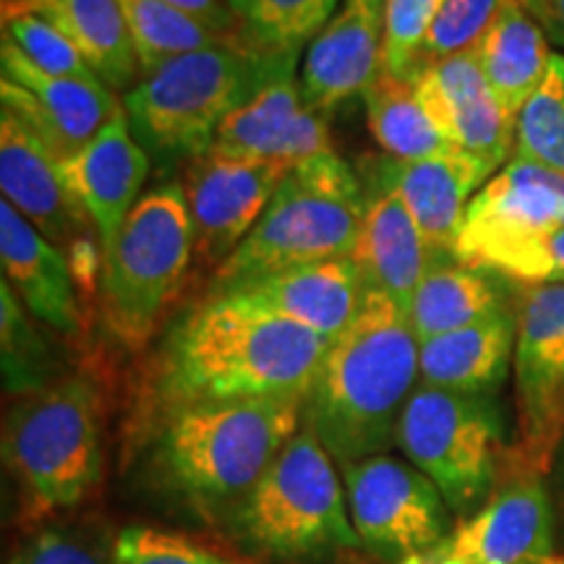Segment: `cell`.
<instances>
[{"label":"cell","instance_id":"1","mask_svg":"<svg viewBox=\"0 0 564 564\" xmlns=\"http://www.w3.org/2000/svg\"><path fill=\"white\" fill-rule=\"evenodd\" d=\"M329 343L241 295H209L167 337L160 394L167 411L230 400H306Z\"/></svg>","mask_w":564,"mask_h":564},{"label":"cell","instance_id":"26","mask_svg":"<svg viewBox=\"0 0 564 564\" xmlns=\"http://www.w3.org/2000/svg\"><path fill=\"white\" fill-rule=\"evenodd\" d=\"M3 13H37L79 47L110 89L137 87L141 63L121 0H3Z\"/></svg>","mask_w":564,"mask_h":564},{"label":"cell","instance_id":"36","mask_svg":"<svg viewBox=\"0 0 564 564\" xmlns=\"http://www.w3.org/2000/svg\"><path fill=\"white\" fill-rule=\"evenodd\" d=\"M112 554L118 564H241L186 535L147 525L123 528L112 541Z\"/></svg>","mask_w":564,"mask_h":564},{"label":"cell","instance_id":"43","mask_svg":"<svg viewBox=\"0 0 564 564\" xmlns=\"http://www.w3.org/2000/svg\"><path fill=\"white\" fill-rule=\"evenodd\" d=\"M518 3H520V6H523V9H528V6H531V3H533V0H518Z\"/></svg>","mask_w":564,"mask_h":564},{"label":"cell","instance_id":"35","mask_svg":"<svg viewBox=\"0 0 564 564\" xmlns=\"http://www.w3.org/2000/svg\"><path fill=\"white\" fill-rule=\"evenodd\" d=\"M512 0H444L429 37L423 42L419 63H432L476 51L494 21Z\"/></svg>","mask_w":564,"mask_h":564},{"label":"cell","instance_id":"4","mask_svg":"<svg viewBox=\"0 0 564 564\" xmlns=\"http://www.w3.org/2000/svg\"><path fill=\"white\" fill-rule=\"evenodd\" d=\"M295 61L267 55L246 42L167 61L126 91L131 133L160 165L199 158L215 144L225 118Z\"/></svg>","mask_w":564,"mask_h":564},{"label":"cell","instance_id":"39","mask_svg":"<svg viewBox=\"0 0 564 564\" xmlns=\"http://www.w3.org/2000/svg\"><path fill=\"white\" fill-rule=\"evenodd\" d=\"M6 564H118L116 554H105L82 535L47 528L19 546Z\"/></svg>","mask_w":564,"mask_h":564},{"label":"cell","instance_id":"38","mask_svg":"<svg viewBox=\"0 0 564 564\" xmlns=\"http://www.w3.org/2000/svg\"><path fill=\"white\" fill-rule=\"evenodd\" d=\"M486 272L505 274L525 285H564V228L505 251Z\"/></svg>","mask_w":564,"mask_h":564},{"label":"cell","instance_id":"32","mask_svg":"<svg viewBox=\"0 0 564 564\" xmlns=\"http://www.w3.org/2000/svg\"><path fill=\"white\" fill-rule=\"evenodd\" d=\"M514 158L564 175V55H552L541 87L514 121Z\"/></svg>","mask_w":564,"mask_h":564},{"label":"cell","instance_id":"34","mask_svg":"<svg viewBox=\"0 0 564 564\" xmlns=\"http://www.w3.org/2000/svg\"><path fill=\"white\" fill-rule=\"evenodd\" d=\"M3 40L13 42L34 66L47 74L63 79L102 82L79 47L37 13H3Z\"/></svg>","mask_w":564,"mask_h":564},{"label":"cell","instance_id":"11","mask_svg":"<svg viewBox=\"0 0 564 564\" xmlns=\"http://www.w3.org/2000/svg\"><path fill=\"white\" fill-rule=\"evenodd\" d=\"M343 474L352 528L371 554L400 564L449 535V507L413 463L373 455L343 465Z\"/></svg>","mask_w":564,"mask_h":564},{"label":"cell","instance_id":"6","mask_svg":"<svg viewBox=\"0 0 564 564\" xmlns=\"http://www.w3.org/2000/svg\"><path fill=\"white\" fill-rule=\"evenodd\" d=\"M3 457L37 518L84 502L102 478L97 387L68 377L21 398L6 419Z\"/></svg>","mask_w":564,"mask_h":564},{"label":"cell","instance_id":"19","mask_svg":"<svg viewBox=\"0 0 564 564\" xmlns=\"http://www.w3.org/2000/svg\"><path fill=\"white\" fill-rule=\"evenodd\" d=\"M0 188L3 202L58 249L95 230L68 192L58 154L6 108H0Z\"/></svg>","mask_w":564,"mask_h":564},{"label":"cell","instance_id":"18","mask_svg":"<svg viewBox=\"0 0 564 564\" xmlns=\"http://www.w3.org/2000/svg\"><path fill=\"white\" fill-rule=\"evenodd\" d=\"M387 0H343L303 58L299 82L308 108L327 118L364 95L382 70Z\"/></svg>","mask_w":564,"mask_h":564},{"label":"cell","instance_id":"23","mask_svg":"<svg viewBox=\"0 0 564 564\" xmlns=\"http://www.w3.org/2000/svg\"><path fill=\"white\" fill-rule=\"evenodd\" d=\"M350 259L366 291L387 293L405 308L411 306L415 288L432 264V251L403 196L387 178L366 199L364 223Z\"/></svg>","mask_w":564,"mask_h":564},{"label":"cell","instance_id":"20","mask_svg":"<svg viewBox=\"0 0 564 564\" xmlns=\"http://www.w3.org/2000/svg\"><path fill=\"white\" fill-rule=\"evenodd\" d=\"M152 158L131 133L126 112H116L95 139L61 160L68 192L87 212L89 223L108 251L126 217L141 199L139 192L150 175Z\"/></svg>","mask_w":564,"mask_h":564},{"label":"cell","instance_id":"25","mask_svg":"<svg viewBox=\"0 0 564 564\" xmlns=\"http://www.w3.org/2000/svg\"><path fill=\"white\" fill-rule=\"evenodd\" d=\"M518 314L510 308L455 333L423 343L419 350L421 384L465 394H486L505 379L514 358Z\"/></svg>","mask_w":564,"mask_h":564},{"label":"cell","instance_id":"15","mask_svg":"<svg viewBox=\"0 0 564 564\" xmlns=\"http://www.w3.org/2000/svg\"><path fill=\"white\" fill-rule=\"evenodd\" d=\"M552 556V510L541 476H520L449 531L442 544L400 564H541Z\"/></svg>","mask_w":564,"mask_h":564},{"label":"cell","instance_id":"7","mask_svg":"<svg viewBox=\"0 0 564 564\" xmlns=\"http://www.w3.org/2000/svg\"><path fill=\"white\" fill-rule=\"evenodd\" d=\"M249 546L301 562L361 546L333 455L303 426L232 512Z\"/></svg>","mask_w":564,"mask_h":564},{"label":"cell","instance_id":"24","mask_svg":"<svg viewBox=\"0 0 564 564\" xmlns=\"http://www.w3.org/2000/svg\"><path fill=\"white\" fill-rule=\"evenodd\" d=\"M312 333L335 340L361 308L366 288L350 257L293 267L236 293Z\"/></svg>","mask_w":564,"mask_h":564},{"label":"cell","instance_id":"14","mask_svg":"<svg viewBox=\"0 0 564 564\" xmlns=\"http://www.w3.org/2000/svg\"><path fill=\"white\" fill-rule=\"evenodd\" d=\"M0 108L30 126L61 160L82 150L123 110V102L105 82L47 74L9 40L0 45Z\"/></svg>","mask_w":564,"mask_h":564},{"label":"cell","instance_id":"3","mask_svg":"<svg viewBox=\"0 0 564 564\" xmlns=\"http://www.w3.org/2000/svg\"><path fill=\"white\" fill-rule=\"evenodd\" d=\"M306 400H230L167 411L154 449L158 474L202 512L236 507L301 432Z\"/></svg>","mask_w":564,"mask_h":564},{"label":"cell","instance_id":"28","mask_svg":"<svg viewBox=\"0 0 564 564\" xmlns=\"http://www.w3.org/2000/svg\"><path fill=\"white\" fill-rule=\"evenodd\" d=\"M552 55L546 32L518 0H512L499 13V19L476 47L486 84L514 121L544 82Z\"/></svg>","mask_w":564,"mask_h":564},{"label":"cell","instance_id":"33","mask_svg":"<svg viewBox=\"0 0 564 564\" xmlns=\"http://www.w3.org/2000/svg\"><path fill=\"white\" fill-rule=\"evenodd\" d=\"M30 312L9 282H0V343H3V384L9 394L40 392L47 387L51 352L30 319Z\"/></svg>","mask_w":564,"mask_h":564},{"label":"cell","instance_id":"17","mask_svg":"<svg viewBox=\"0 0 564 564\" xmlns=\"http://www.w3.org/2000/svg\"><path fill=\"white\" fill-rule=\"evenodd\" d=\"M419 97L436 129L453 147L502 162L514 150V118L497 102L476 51L432 63H415Z\"/></svg>","mask_w":564,"mask_h":564},{"label":"cell","instance_id":"21","mask_svg":"<svg viewBox=\"0 0 564 564\" xmlns=\"http://www.w3.org/2000/svg\"><path fill=\"white\" fill-rule=\"evenodd\" d=\"M494 171L497 162L449 144L432 158L392 162L387 165L384 178L403 196L432 259H436L453 257L465 209L491 181Z\"/></svg>","mask_w":564,"mask_h":564},{"label":"cell","instance_id":"27","mask_svg":"<svg viewBox=\"0 0 564 564\" xmlns=\"http://www.w3.org/2000/svg\"><path fill=\"white\" fill-rule=\"evenodd\" d=\"M505 295L491 272L455 257H436L415 288L408 319L419 345L505 312Z\"/></svg>","mask_w":564,"mask_h":564},{"label":"cell","instance_id":"5","mask_svg":"<svg viewBox=\"0 0 564 564\" xmlns=\"http://www.w3.org/2000/svg\"><path fill=\"white\" fill-rule=\"evenodd\" d=\"M364 212L361 181L337 152L303 162L280 183L249 238L212 274V295L236 293L293 267L350 257Z\"/></svg>","mask_w":564,"mask_h":564},{"label":"cell","instance_id":"13","mask_svg":"<svg viewBox=\"0 0 564 564\" xmlns=\"http://www.w3.org/2000/svg\"><path fill=\"white\" fill-rule=\"evenodd\" d=\"M564 228V175L514 158L470 199L453 257L489 270L514 246Z\"/></svg>","mask_w":564,"mask_h":564},{"label":"cell","instance_id":"29","mask_svg":"<svg viewBox=\"0 0 564 564\" xmlns=\"http://www.w3.org/2000/svg\"><path fill=\"white\" fill-rule=\"evenodd\" d=\"M366 123L373 141L394 162H415L449 147L423 108L411 74L379 70L371 87L364 91Z\"/></svg>","mask_w":564,"mask_h":564},{"label":"cell","instance_id":"41","mask_svg":"<svg viewBox=\"0 0 564 564\" xmlns=\"http://www.w3.org/2000/svg\"><path fill=\"white\" fill-rule=\"evenodd\" d=\"M525 11L539 21L546 37L564 51V0H533Z\"/></svg>","mask_w":564,"mask_h":564},{"label":"cell","instance_id":"30","mask_svg":"<svg viewBox=\"0 0 564 564\" xmlns=\"http://www.w3.org/2000/svg\"><path fill=\"white\" fill-rule=\"evenodd\" d=\"M246 45L267 55L299 58L343 0H228Z\"/></svg>","mask_w":564,"mask_h":564},{"label":"cell","instance_id":"9","mask_svg":"<svg viewBox=\"0 0 564 564\" xmlns=\"http://www.w3.org/2000/svg\"><path fill=\"white\" fill-rule=\"evenodd\" d=\"M455 512H470L491 491L502 453V421L486 394L419 384L400 415L398 440Z\"/></svg>","mask_w":564,"mask_h":564},{"label":"cell","instance_id":"40","mask_svg":"<svg viewBox=\"0 0 564 564\" xmlns=\"http://www.w3.org/2000/svg\"><path fill=\"white\" fill-rule=\"evenodd\" d=\"M162 3H167L171 9L196 19L199 24L209 26L212 32L223 34V37L246 42L241 37V30H238V21L232 17L228 0H162Z\"/></svg>","mask_w":564,"mask_h":564},{"label":"cell","instance_id":"16","mask_svg":"<svg viewBox=\"0 0 564 564\" xmlns=\"http://www.w3.org/2000/svg\"><path fill=\"white\" fill-rule=\"evenodd\" d=\"M212 147L241 158L280 162L291 171L335 152L327 118L303 100L295 63L274 74L257 95L230 112Z\"/></svg>","mask_w":564,"mask_h":564},{"label":"cell","instance_id":"2","mask_svg":"<svg viewBox=\"0 0 564 564\" xmlns=\"http://www.w3.org/2000/svg\"><path fill=\"white\" fill-rule=\"evenodd\" d=\"M419 350L408 308L366 291L361 308L329 343L303 415L340 465L384 455L419 377Z\"/></svg>","mask_w":564,"mask_h":564},{"label":"cell","instance_id":"31","mask_svg":"<svg viewBox=\"0 0 564 564\" xmlns=\"http://www.w3.org/2000/svg\"><path fill=\"white\" fill-rule=\"evenodd\" d=\"M121 9L131 34V45L141 63V74H150L186 53L236 45V40L212 32L209 26L171 9L162 0H121Z\"/></svg>","mask_w":564,"mask_h":564},{"label":"cell","instance_id":"8","mask_svg":"<svg viewBox=\"0 0 564 564\" xmlns=\"http://www.w3.org/2000/svg\"><path fill=\"white\" fill-rule=\"evenodd\" d=\"M194 230L181 183L147 192L105 251L100 303L105 327L126 348L150 343L186 280Z\"/></svg>","mask_w":564,"mask_h":564},{"label":"cell","instance_id":"42","mask_svg":"<svg viewBox=\"0 0 564 564\" xmlns=\"http://www.w3.org/2000/svg\"><path fill=\"white\" fill-rule=\"evenodd\" d=\"M541 564H564V556H549V560H544Z\"/></svg>","mask_w":564,"mask_h":564},{"label":"cell","instance_id":"22","mask_svg":"<svg viewBox=\"0 0 564 564\" xmlns=\"http://www.w3.org/2000/svg\"><path fill=\"white\" fill-rule=\"evenodd\" d=\"M3 280L34 319L63 335L82 329V308L66 251L47 241L9 202L0 204Z\"/></svg>","mask_w":564,"mask_h":564},{"label":"cell","instance_id":"12","mask_svg":"<svg viewBox=\"0 0 564 564\" xmlns=\"http://www.w3.org/2000/svg\"><path fill=\"white\" fill-rule=\"evenodd\" d=\"M291 167L280 162L241 158L209 147L186 162L183 196L194 230V257L217 270L262 220L274 192Z\"/></svg>","mask_w":564,"mask_h":564},{"label":"cell","instance_id":"10","mask_svg":"<svg viewBox=\"0 0 564 564\" xmlns=\"http://www.w3.org/2000/svg\"><path fill=\"white\" fill-rule=\"evenodd\" d=\"M514 314V460L523 476H544L564 440V285H528Z\"/></svg>","mask_w":564,"mask_h":564},{"label":"cell","instance_id":"37","mask_svg":"<svg viewBox=\"0 0 564 564\" xmlns=\"http://www.w3.org/2000/svg\"><path fill=\"white\" fill-rule=\"evenodd\" d=\"M444 0H387L382 70L411 74Z\"/></svg>","mask_w":564,"mask_h":564}]
</instances>
